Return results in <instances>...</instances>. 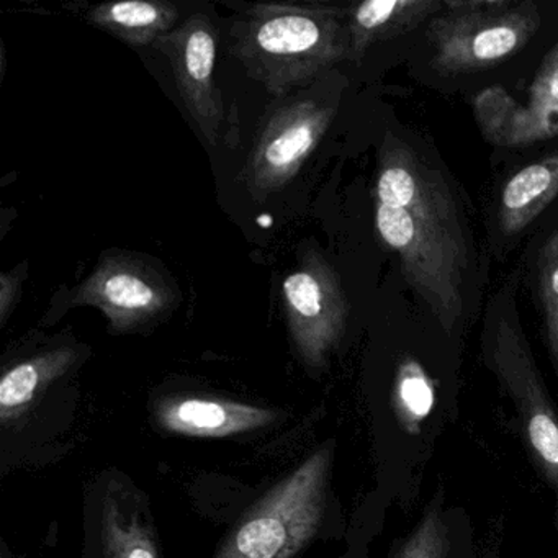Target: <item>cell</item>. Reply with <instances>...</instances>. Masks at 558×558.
<instances>
[{"mask_svg":"<svg viewBox=\"0 0 558 558\" xmlns=\"http://www.w3.org/2000/svg\"><path fill=\"white\" fill-rule=\"evenodd\" d=\"M375 225L398 254L411 289L447 331L463 310L469 244L442 174L410 145L388 135L378 159Z\"/></svg>","mask_w":558,"mask_h":558,"instance_id":"cell-1","label":"cell"},{"mask_svg":"<svg viewBox=\"0 0 558 558\" xmlns=\"http://www.w3.org/2000/svg\"><path fill=\"white\" fill-rule=\"evenodd\" d=\"M345 14L316 4H254L234 22L228 50L274 96L313 83L351 53Z\"/></svg>","mask_w":558,"mask_h":558,"instance_id":"cell-2","label":"cell"},{"mask_svg":"<svg viewBox=\"0 0 558 558\" xmlns=\"http://www.w3.org/2000/svg\"><path fill=\"white\" fill-rule=\"evenodd\" d=\"M331 446L322 447L277 483L234 529L217 558H293L323 521Z\"/></svg>","mask_w":558,"mask_h":558,"instance_id":"cell-3","label":"cell"},{"mask_svg":"<svg viewBox=\"0 0 558 558\" xmlns=\"http://www.w3.org/2000/svg\"><path fill=\"white\" fill-rule=\"evenodd\" d=\"M429 25L433 68L470 73L501 63L521 50L541 27L532 2H447Z\"/></svg>","mask_w":558,"mask_h":558,"instance_id":"cell-4","label":"cell"},{"mask_svg":"<svg viewBox=\"0 0 558 558\" xmlns=\"http://www.w3.org/2000/svg\"><path fill=\"white\" fill-rule=\"evenodd\" d=\"M290 338L308 367L322 368L348 325L349 303L338 272L315 251H305L282 283Z\"/></svg>","mask_w":558,"mask_h":558,"instance_id":"cell-5","label":"cell"},{"mask_svg":"<svg viewBox=\"0 0 558 558\" xmlns=\"http://www.w3.org/2000/svg\"><path fill=\"white\" fill-rule=\"evenodd\" d=\"M332 120L335 109L313 99L290 100L270 112L244 169V182L254 201H267L293 181Z\"/></svg>","mask_w":558,"mask_h":558,"instance_id":"cell-6","label":"cell"},{"mask_svg":"<svg viewBox=\"0 0 558 558\" xmlns=\"http://www.w3.org/2000/svg\"><path fill=\"white\" fill-rule=\"evenodd\" d=\"M489 357L521 414L525 436L547 478L558 488V417L545 393L514 315L499 308L488 328Z\"/></svg>","mask_w":558,"mask_h":558,"instance_id":"cell-7","label":"cell"},{"mask_svg":"<svg viewBox=\"0 0 558 558\" xmlns=\"http://www.w3.org/2000/svg\"><path fill=\"white\" fill-rule=\"evenodd\" d=\"M174 287L149 264L132 256H107L74 289L71 303L96 306L116 331L158 322L178 306Z\"/></svg>","mask_w":558,"mask_h":558,"instance_id":"cell-8","label":"cell"},{"mask_svg":"<svg viewBox=\"0 0 558 558\" xmlns=\"http://www.w3.org/2000/svg\"><path fill=\"white\" fill-rule=\"evenodd\" d=\"M153 47L168 58L189 116L205 140L215 145L225 119L223 99L215 83L217 28L204 15H192L184 24L159 37Z\"/></svg>","mask_w":558,"mask_h":558,"instance_id":"cell-9","label":"cell"},{"mask_svg":"<svg viewBox=\"0 0 558 558\" xmlns=\"http://www.w3.org/2000/svg\"><path fill=\"white\" fill-rule=\"evenodd\" d=\"M476 117L489 142L529 146L558 135V45L532 81L525 102H512L501 89L476 99Z\"/></svg>","mask_w":558,"mask_h":558,"instance_id":"cell-10","label":"cell"},{"mask_svg":"<svg viewBox=\"0 0 558 558\" xmlns=\"http://www.w3.org/2000/svg\"><path fill=\"white\" fill-rule=\"evenodd\" d=\"M156 417L169 433L208 439L260 429L274 423L277 414L236 401L184 397L161 401Z\"/></svg>","mask_w":558,"mask_h":558,"instance_id":"cell-11","label":"cell"},{"mask_svg":"<svg viewBox=\"0 0 558 558\" xmlns=\"http://www.w3.org/2000/svg\"><path fill=\"white\" fill-rule=\"evenodd\" d=\"M178 9L165 0H126L100 4L87 12L90 25L133 48L155 45L174 31Z\"/></svg>","mask_w":558,"mask_h":558,"instance_id":"cell-12","label":"cell"},{"mask_svg":"<svg viewBox=\"0 0 558 558\" xmlns=\"http://www.w3.org/2000/svg\"><path fill=\"white\" fill-rule=\"evenodd\" d=\"M442 4L434 0H367L349 14L351 53L361 58L372 45L413 31Z\"/></svg>","mask_w":558,"mask_h":558,"instance_id":"cell-13","label":"cell"},{"mask_svg":"<svg viewBox=\"0 0 558 558\" xmlns=\"http://www.w3.org/2000/svg\"><path fill=\"white\" fill-rule=\"evenodd\" d=\"M558 195V155L519 171L502 189L499 223L506 233L524 230Z\"/></svg>","mask_w":558,"mask_h":558,"instance_id":"cell-14","label":"cell"},{"mask_svg":"<svg viewBox=\"0 0 558 558\" xmlns=\"http://www.w3.org/2000/svg\"><path fill=\"white\" fill-rule=\"evenodd\" d=\"M76 351L70 348L44 352L14 365L0 380V420L8 424L17 420L34 403L41 390L63 377L74 362Z\"/></svg>","mask_w":558,"mask_h":558,"instance_id":"cell-15","label":"cell"},{"mask_svg":"<svg viewBox=\"0 0 558 558\" xmlns=\"http://www.w3.org/2000/svg\"><path fill=\"white\" fill-rule=\"evenodd\" d=\"M102 545L106 558H159L148 522L117 492L104 499Z\"/></svg>","mask_w":558,"mask_h":558,"instance_id":"cell-16","label":"cell"},{"mask_svg":"<svg viewBox=\"0 0 558 558\" xmlns=\"http://www.w3.org/2000/svg\"><path fill=\"white\" fill-rule=\"evenodd\" d=\"M434 403L436 390L423 365L414 359L401 362L393 390V407L401 427L411 436L420 434Z\"/></svg>","mask_w":558,"mask_h":558,"instance_id":"cell-17","label":"cell"},{"mask_svg":"<svg viewBox=\"0 0 558 558\" xmlns=\"http://www.w3.org/2000/svg\"><path fill=\"white\" fill-rule=\"evenodd\" d=\"M542 300L545 308V329L555 371L558 372V231L542 247L538 257Z\"/></svg>","mask_w":558,"mask_h":558,"instance_id":"cell-18","label":"cell"},{"mask_svg":"<svg viewBox=\"0 0 558 558\" xmlns=\"http://www.w3.org/2000/svg\"><path fill=\"white\" fill-rule=\"evenodd\" d=\"M447 538L449 531L439 508L429 509L395 558H446Z\"/></svg>","mask_w":558,"mask_h":558,"instance_id":"cell-19","label":"cell"},{"mask_svg":"<svg viewBox=\"0 0 558 558\" xmlns=\"http://www.w3.org/2000/svg\"><path fill=\"white\" fill-rule=\"evenodd\" d=\"M22 292V277L17 274H0V323L5 325L14 312Z\"/></svg>","mask_w":558,"mask_h":558,"instance_id":"cell-20","label":"cell"}]
</instances>
